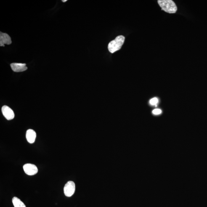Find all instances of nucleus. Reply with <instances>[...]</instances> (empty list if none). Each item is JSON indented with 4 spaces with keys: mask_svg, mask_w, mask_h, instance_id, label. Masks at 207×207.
<instances>
[{
    "mask_svg": "<svg viewBox=\"0 0 207 207\" xmlns=\"http://www.w3.org/2000/svg\"><path fill=\"white\" fill-rule=\"evenodd\" d=\"M12 201L14 207H26L23 202L17 197H14Z\"/></svg>",
    "mask_w": 207,
    "mask_h": 207,
    "instance_id": "1a4fd4ad",
    "label": "nucleus"
},
{
    "mask_svg": "<svg viewBox=\"0 0 207 207\" xmlns=\"http://www.w3.org/2000/svg\"><path fill=\"white\" fill-rule=\"evenodd\" d=\"M158 3L162 10L168 13H175L177 11V6L171 0H158Z\"/></svg>",
    "mask_w": 207,
    "mask_h": 207,
    "instance_id": "f257e3e1",
    "label": "nucleus"
},
{
    "mask_svg": "<svg viewBox=\"0 0 207 207\" xmlns=\"http://www.w3.org/2000/svg\"><path fill=\"white\" fill-rule=\"evenodd\" d=\"M75 191V184L72 181H69L65 184L64 188V192L67 197H71L73 195Z\"/></svg>",
    "mask_w": 207,
    "mask_h": 207,
    "instance_id": "7ed1b4c3",
    "label": "nucleus"
},
{
    "mask_svg": "<svg viewBox=\"0 0 207 207\" xmlns=\"http://www.w3.org/2000/svg\"><path fill=\"white\" fill-rule=\"evenodd\" d=\"M2 111L4 116L8 120L13 119L15 117L14 111L7 106H3L2 108Z\"/></svg>",
    "mask_w": 207,
    "mask_h": 207,
    "instance_id": "39448f33",
    "label": "nucleus"
},
{
    "mask_svg": "<svg viewBox=\"0 0 207 207\" xmlns=\"http://www.w3.org/2000/svg\"><path fill=\"white\" fill-rule=\"evenodd\" d=\"M23 169L25 173L28 175H34L38 172V168L36 166L30 163H27L24 165Z\"/></svg>",
    "mask_w": 207,
    "mask_h": 207,
    "instance_id": "20e7f679",
    "label": "nucleus"
},
{
    "mask_svg": "<svg viewBox=\"0 0 207 207\" xmlns=\"http://www.w3.org/2000/svg\"><path fill=\"white\" fill-rule=\"evenodd\" d=\"M125 39L123 35L117 37L114 40L109 43L108 46L109 51L113 54L116 51L119 50L124 43Z\"/></svg>",
    "mask_w": 207,
    "mask_h": 207,
    "instance_id": "f03ea898",
    "label": "nucleus"
},
{
    "mask_svg": "<svg viewBox=\"0 0 207 207\" xmlns=\"http://www.w3.org/2000/svg\"><path fill=\"white\" fill-rule=\"evenodd\" d=\"M12 43L11 37L8 34L0 32V46H5V44L9 45Z\"/></svg>",
    "mask_w": 207,
    "mask_h": 207,
    "instance_id": "0eeeda50",
    "label": "nucleus"
},
{
    "mask_svg": "<svg viewBox=\"0 0 207 207\" xmlns=\"http://www.w3.org/2000/svg\"><path fill=\"white\" fill-rule=\"evenodd\" d=\"M158 99L157 97L153 98L151 99L150 101V103L151 105L152 106H157V104H158Z\"/></svg>",
    "mask_w": 207,
    "mask_h": 207,
    "instance_id": "9d476101",
    "label": "nucleus"
},
{
    "mask_svg": "<svg viewBox=\"0 0 207 207\" xmlns=\"http://www.w3.org/2000/svg\"><path fill=\"white\" fill-rule=\"evenodd\" d=\"M26 137L28 142L30 144H33L36 139V133L32 129H28L26 132Z\"/></svg>",
    "mask_w": 207,
    "mask_h": 207,
    "instance_id": "6e6552de",
    "label": "nucleus"
},
{
    "mask_svg": "<svg viewBox=\"0 0 207 207\" xmlns=\"http://www.w3.org/2000/svg\"><path fill=\"white\" fill-rule=\"evenodd\" d=\"M11 68L15 72H21L25 71L27 70L26 64L21 63H11L10 65Z\"/></svg>",
    "mask_w": 207,
    "mask_h": 207,
    "instance_id": "423d86ee",
    "label": "nucleus"
},
{
    "mask_svg": "<svg viewBox=\"0 0 207 207\" xmlns=\"http://www.w3.org/2000/svg\"><path fill=\"white\" fill-rule=\"evenodd\" d=\"M67 0H63V1H62V2H67Z\"/></svg>",
    "mask_w": 207,
    "mask_h": 207,
    "instance_id": "f8f14e48",
    "label": "nucleus"
},
{
    "mask_svg": "<svg viewBox=\"0 0 207 207\" xmlns=\"http://www.w3.org/2000/svg\"><path fill=\"white\" fill-rule=\"evenodd\" d=\"M152 113L154 115H158L162 113V110L160 109H157L153 110Z\"/></svg>",
    "mask_w": 207,
    "mask_h": 207,
    "instance_id": "9b49d317",
    "label": "nucleus"
}]
</instances>
